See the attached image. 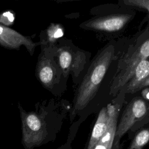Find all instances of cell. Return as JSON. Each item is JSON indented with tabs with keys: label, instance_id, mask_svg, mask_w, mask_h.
Here are the masks:
<instances>
[{
	"label": "cell",
	"instance_id": "cell-5",
	"mask_svg": "<svg viewBox=\"0 0 149 149\" xmlns=\"http://www.w3.org/2000/svg\"><path fill=\"white\" fill-rule=\"evenodd\" d=\"M40 43L41 52L37 59L36 76L41 85L55 97L61 96L67 89L68 79L56 58V45Z\"/></svg>",
	"mask_w": 149,
	"mask_h": 149
},
{
	"label": "cell",
	"instance_id": "cell-3",
	"mask_svg": "<svg viewBox=\"0 0 149 149\" xmlns=\"http://www.w3.org/2000/svg\"><path fill=\"white\" fill-rule=\"evenodd\" d=\"M136 10L119 4H104L90 9L93 17L80 23V29L93 31L106 36L123 33L134 19Z\"/></svg>",
	"mask_w": 149,
	"mask_h": 149
},
{
	"label": "cell",
	"instance_id": "cell-2",
	"mask_svg": "<svg viewBox=\"0 0 149 149\" xmlns=\"http://www.w3.org/2000/svg\"><path fill=\"white\" fill-rule=\"evenodd\" d=\"M70 107L65 100L51 98L37 102L35 111L26 112L18 102L23 141L27 144H37L54 139Z\"/></svg>",
	"mask_w": 149,
	"mask_h": 149
},
{
	"label": "cell",
	"instance_id": "cell-15",
	"mask_svg": "<svg viewBox=\"0 0 149 149\" xmlns=\"http://www.w3.org/2000/svg\"><path fill=\"white\" fill-rule=\"evenodd\" d=\"M80 125L81 124L79 123L77 121H76L75 122L73 123L72 125L70 127L68 137L66 141L58 149H72V143L77 134L78 129Z\"/></svg>",
	"mask_w": 149,
	"mask_h": 149
},
{
	"label": "cell",
	"instance_id": "cell-11",
	"mask_svg": "<svg viewBox=\"0 0 149 149\" xmlns=\"http://www.w3.org/2000/svg\"><path fill=\"white\" fill-rule=\"evenodd\" d=\"M149 75V58L141 61L136 68L132 76L119 91L125 96L133 95L135 89Z\"/></svg>",
	"mask_w": 149,
	"mask_h": 149
},
{
	"label": "cell",
	"instance_id": "cell-4",
	"mask_svg": "<svg viewBox=\"0 0 149 149\" xmlns=\"http://www.w3.org/2000/svg\"><path fill=\"white\" fill-rule=\"evenodd\" d=\"M144 29L138 33L119 58L115 75L110 88L111 100L132 76L136 68L141 61L149 58V21Z\"/></svg>",
	"mask_w": 149,
	"mask_h": 149
},
{
	"label": "cell",
	"instance_id": "cell-14",
	"mask_svg": "<svg viewBox=\"0 0 149 149\" xmlns=\"http://www.w3.org/2000/svg\"><path fill=\"white\" fill-rule=\"evenodd\" d=\"M118 4L122 6L129 8L136 11H143L147 13V16L141 22L139 28V30L144 23L149 21V0H120L118 2Z\"/></svg>",
	"mask_w": 149,
	"mask_h": 149
},
{
	"label": "cell",
	"instance_id": "cell-16",
	"mask_svg": "<svg viewBox=\"0 0 149 149\" xmlns=\"http://www.w3.org/2000/svg\"><path fill=\"white\" fill-rule=\"evenodd\" d=\"M149 87V75L146 77V79H144V80L141 82L138 86L135 89L134 91V94H136V93H138L140 91H141V90H143V88H146V87Z\"/></svg>",
	"mask_w": 149,
	"mask_h": 149
},
{
	"label": "cell",
	"instance_id": "cell-1",
	"mask_svg": "<svg viewBox=\"0 0 149 149\" xmlns=\"http://www.w3.org/2000/svg\"><path fill=\"white\" fill-rule=\"evenodd\" d=\"M130 41L111 40L91 60L80 83L76 86L69 116L71 122L82 123L93 113L100 110L111 101L110 88L119 58Z\"/></svg>",
	"mask_w": 149,
	"mask_h": 149
},
{
	"label": "cell",
	"instance_id": "cell-13",
	"mask_svg": "<svg viewBox=\"0 0 149 149\" xmlns=\"http://www.w3.org/2000/svg\"><path fill=\"white\" fill-rule=\"evenodd\" d=\"M149 143V122L139 129L127 149H143Z\"/></svg>",
	"mask_w": 149,
	"mask_h": 149
},
{
	"label": "cell",
	"instance_id": "cell-10",
	"mask_svg": "<svg viewBox=\"0 0 149 149\" xmlns=\"http://www.w3.org/2000/svg\"><path fill=\"white\" fill-rule=\"evenodd\" d=\"M108 109L107 104L98 112L95 124L86 149H94L107 130L108 123Z\"/></svg>",
	"mask_w": 149,
	"mask_h": 149
},
{
	"label": "cell",
	"instance_id": "cell-12",
	"mask_svg": "<svg viewBox=\"0 0 149 149\" xmlns=\"http://www.w3.org/2000/svg\"><path fill=\"white\" fill-rule=\"evenodd\" d=\"M63 36V27L59 24L52 23L45 30L41 32L40 41L49 45H56Z\"/></svg>",
	"mask_w": 149,
	"mask_h": 149
},
{
	"label": "cell",
	"instance_id": "cell-7",
	"mask_svg": "<svg viewBox=\"0 0 149 149\" xmlns=\"http://www.w3.org/2000/svg\"><path fill=\"white\" fill-rule=\"evenodd\" d=\"M119 116L112 149L120 148V140L126 133H136L149 122V100L140 94L132 97L126 101Z\"/></svg>",
	"mask_w": 149,
	"mask_h": 149
},
{
	"label": "cell",
	"instance_id": "cell-8",
	"mask_svg": "<svg viewBox=\"0 0 149 149\" xmlns=\"http://www.w3.org/2000/svg\"><path fill=\"white\" fill-rule=\"evenodd\" d=\"M125 103V94L119 91L107 104L109 115L107 129L94 149H112L118 119Z\"/></svg>",
	"mask_w": 149,
	"mask_h": 149
},
{
	"label": "cell",
	"instance_id": "cell-6",
	"mask_svg": "<svg viewBox=\"0 0 149 149\" xmlns=\"http://www.w3.org/2000/svg\"><path fill=\"white\" fill-rule=\"evenodd\" d=\"M91 54L80 49L72 40L60 38L56 44V58L64 76L72 77L76 86L80 83L91 62Z\"/></svg>",
	"mask_w": 149,
	"mask_h": 149
},
{
	"label": "cell",
	"instance_id": "cell-9",
	"mask_svg": "<svg viewBox=\"0 0 149 149\" xmlns=\"http://www.w3.org/2000/svg\"><path fill=\"white\" fill-rule=\"evenodd\" d=\"M0 45L12 49H19L22 45L26 47L31 56L34 54L35 48L40 45V42H35L30 37L0 24Z\"/></svg>",
	"mask_w": 149,
	"mask_h": 149
}]
</instances>
